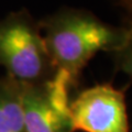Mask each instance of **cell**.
I'll return each mask as SVG.
<instances>
[{"instance_id": "3957f363", "label": "cell", "mask_w": 132, "mask_h": 132, "mask_svg": "<svg viewBox=\"0 0 132 132\" xmlns=\"http://www.w3.org/2000/svg\"><path fill=\"white\" fill-rule=\"evenodd\" d=\"M75 89L64 72L48 80L23 85L22 106L27 132H73L71 92Z\"/></svg>"}, {"instance_id": "52a82bcc", "label": "cell", "mask_w": 132, "mask_h": 132, "mask_svg": "<svg viewBox=\"0 0 132 132\" xmlns=\"http://www.w3.org/2000/svg\"><path fill=\"white\" fill-rule=\"evenodd\" d=\"M118 5L123 10L129 28H132V0H117Z\"/></svg>"}, {"instance_id": "7a4b0ae2", "label": "cell", "mask_w": 132, "mask_h": 132, "mask_svg": "<svg viewBox=\"0 0 132 132\" xmlns=\"http://www.w3.org/2000/svg\"><path fill=\"white\" fill-rule=\"evenodd\" d=\"M0 66L23 85L46 81L56 72L40 23L27 10L12 12L0 21Z\"/></svg>"}, {"instance_id": "277c9868", "label": "cell", "mask_w": 132, "mask_h": 132, "mask_svg": "<svg viewBox=\"0 0 132 132\" xmlns=\"http://www.w3.org/2000/svg\"><path fill=\"white\" fill-rule=\"evenodd\" d=\"M69 110L73 132H130L125 92L111 84L81 90Z\"/></svg>"}, {"instance_id": "8992f818", "label": "cell", "mask_w": 132, "mask_h": 132, "mask_svg": "<svg viewBox=\"0 0 132 132\" xmlns=\"http://www.w3.org/2000/svg\"><path fill=\"white\" fill-rule=\"evenodd\" d=\"M129 33L126 41L119 48L111 53L117 71L127 74L132 78V28H129Z\"/></svg>"}, {"instance_id": "5b68a950", "label": "cell", "mask_w": 132, "mask_h": 132, "mask_svg": "<svg viewBox=\"0 0 132 132\" xmlns=\"http://www.w3.org/2000/svg\"><path fill=\"white\" fill-rule=\"evenodd\" d=\"M23 84L0 77V132H27L22 106Z\"/></svg>"}, {"instance_id": "6da1fadb", "label": "cell", "mask_w": 132, "mask_h": 132, "mask_svg": "<svg viewBox=\"0 0 132 132\" xmlns=\"http://www.w3.org/2000/svg\"><path fill=\"white\" fill-rule=\"evenodd\" d=\"M55 71H62L77 87L80 74L99 52L112 53L126 41L128 27H114L92 12L64 8L39 22Z\"/></svg>"}]
</instances>
